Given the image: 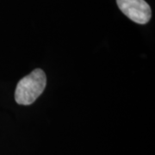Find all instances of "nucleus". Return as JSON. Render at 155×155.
<instances>
[{"label":"nucleus","mask_w":155,"mask_h":155,"mask_svg":"<svg viewBox=\"0 0 155 155\" xmlns=\"http://www.w3.org/2000/svg\"><path fill=\"white\" fill-rule=\"evenodd\" d=\"M47 77L41 69H35L18 82L15 91V100L18 104L29 105L33 104L44 91Z\"/></svg>","instance_id":"f257e3e1"},{"label":"nucleus","mask_w":155,"mask_h":155,"mask_svg":"<svg viewBox=\"0 0 155 155\" xmlns=\"http://www.w3.org/2000/svg\"><path fill=\"white\" fill-rule=\"evenodd\" d=\"M122 13L139 24H146L152 17L149 5L145 0H116Z\"/></svg>","instance_id":"f03ea898"}]
</instances>
